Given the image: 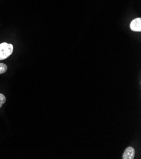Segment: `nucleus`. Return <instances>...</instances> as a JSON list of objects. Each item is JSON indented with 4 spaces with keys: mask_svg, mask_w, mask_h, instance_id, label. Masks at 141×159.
<instances>
[{
    "mask_svg": "<svg viewBox=\"0 0 141 159\" xmlns=\"http://www.w3.org/2000/svg\"><path fill=\"white\" fill-rule=\"evenodd\" d=\"M7 66L4 64L3 63H0V74H4L7 72Z\"/></svg>",
    "mask_w": 141,
    "mask_h": 159,
    "instance_id": "nucleus-4",
    "label": "nucleus"
},
{
    "mask_svg": "<svg viewBox=\"0 0 141 159\" xmlns=\"http://www.w3.org/2000/svg\"><path fill=\"white\" fill-rule=\"evenodd\" d=\"M13 52V46L11 44L3 43L0 44V60L9 57Z\"/></svg>",
    "mask_w": 141,
    "mask_h": 159,
    "instance_id": "nucleus-1",
    "label": "nucleus"
},
{
    "mask_svg": "<svg viewBox=\"0 0 141 159\" xmlns=\"http://www.w3.org/2000/svg\"><path fill=\"white\" fill-rule=\"evenodd\" d=\"M6 97H5V95L0 93V108L2 107V105L6 102Z\"/></svg>",
    "mask_w": 141,
    "mask_h": 159,
    "instance_id": "nucleus-5",
    "label": "nucleus"
},
{
    "mask_svg": "<svg viewBox=\"0 0 141 159\" xmlns=\"http://www.w3.org/2000/svg\"><path fill=\"white\" fill-rule=\"evenodd\" d=\"M135 157V150L133 147H129L124 151L122 158L123 159H133Z\"/></svg>",
    "mask_w": 141,
    "mask_h": 159,
    "instance_id": "nucleus-3",
    "label": "nucleus"
},
{
    "mask_svg": "<svg viewBox=\"0 0 141 159\" xmlns=\"http://www.w3.org/2000/svg\"><path fill=\"white\" fill-rule=\"evenodd\" d=\"M130 27L132 31L140 32L141 31V19L137 18L133 20L130 23Z\"/></svg>",
    "mask_w": 141,
    "mask_h": 159,
    "instance_id": "nucleus-2",
    "label": "nucleus"
}]
</instances>
